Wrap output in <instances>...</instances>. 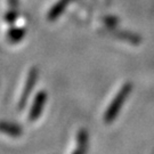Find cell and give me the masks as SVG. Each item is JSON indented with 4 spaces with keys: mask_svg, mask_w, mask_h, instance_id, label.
Returning a JSON list of instances; mask_svg holds the SVG:
<instances>
[{
    "mask_svg": "<svg viewBox=\"0 0 154 154\" xmlns=\"http://www.w3.org/2000/svg\"><path fill=\"white\" fill-rule=\"evenodd\" d=\"M132 90V85L130 82H127L122 86L120 90L118 91L113 100L110 103V105L107 106V109L104 113V121L105 123H112L116 120V116L119 114L120 110L122 109V106L126 102L127 97L130 95Z\"/></svg>",
    "mask_w": 154,
    "mask_h": 154,
    "instance_id": "cell-1",
    "label": "cell"
},
{
    "mask_svg": "<svg viewBox=\"0 0 154 154\" xmlns=\"http://www.w3.org/2000/svg\"><path fill=\"white\" fill-rule=\"evenodd\" d=\"M37 78H38V70H37L35 67H31L28 73L25 83H24V87H23L20 100H18V110H23V109H24V106H25L29 97H30V95H31V91H32L33 87H34V85H35Z\"/></svg>",
    "mask_w": 154,
    "mask_h": 154,
    "instance_id": "cell-2",
    "label": "cell"
},
{
    "mask_svg": "<svg viewBox=\"0 0 154 154\" xmlns=\"http://www.w3.org/2000/svg\"><path fill=\"white\" fill-rule=\"evenodd\" d=\"M46 100H47V94L45 90H40L33 99V103L31 105V109H30V112L28 114V121L34 122L35 120H38L39 116L42 113Z\"/></svg>",
    "mask_w": 154,
    "mask_h": 154,
    "instance_id": "cell-3",
    "label": "cell"
},
{
    "mask_svg": "<svg viewBox=\"0 0 154 154\" xmlns=\"http://www.w3.org/2000/svg\"><path fill=\"white\" fill-rule=\"evenodd\" d=\"M70 1L71 0H58V1H56L54 5L51 6V8L49 9V11L47 13V20L49 21V22H54L56 21L58 17L61 16V14L64 11L67 5L70 4Z\"/></svg>",
    "mask_w": 154,
    "mask_h": 154,
    "instance_id": "cell-4",
    "label": "cell"
},
{
    "mask_svg": "<svg viewBox=\"0 0 154 154\" xmlns=\"http://www.w3.org/2000/svg\"><path fill=\"white\" fill-rule=\"evenodd\" d=\"M88 146V132L86 129H80L77 134V149L74 153H85Z\"/></svg>",
    "mask_w": 154,
    "mask_h": 154,
    "instance_id": "cell-5",
    "label": "cell"
},
{
    "mask_svg": "<svg viewBox=\"0 0 154 154\" xmlns=\"http://www.w3.org/2000/svg\"><path fill=\"white\" fill-rule=\"evenodd\" d=\"M0 132L11 135L14 137H18L22 135V129L16 125H13L9 122H0Z\"/></svg>",
    "mask_w": 154,
    "mask_h": 154,
    "instance_id": "cell-6",
    "label": "cell"
},
{
    "mask_svg": "<svg viewBox=\"0 0 154 154\" xmlns=\"http://www.w3.org/2000/svg\"><path fill=\"white\" fill-rule=\"evenodd\" d=\"M23 35H24V31L21 30V29H16V30H11L9 32H8V37L11 39V40H14V41H18V40H21L23 38Z\"/></svg>",
    "mask_w": 154,
    "mask_h": 154,
    "instance_id": "cell-7",
    "label": "cell"
}]
</instances>
